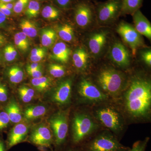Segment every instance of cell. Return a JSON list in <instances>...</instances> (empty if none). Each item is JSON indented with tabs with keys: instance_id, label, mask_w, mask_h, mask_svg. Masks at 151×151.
I'll return each instance as SVG.
<instances>
[{
	"instance_id": "34",
	"label": "cell",
	"mask_w": 151,
	"mask_h": 151,
	"mask_svg": "<svg viewBox=\"0 0 151 151\" xmlns=\"http://www.w3.org/2000/svg\"><path fill=\"white\" fill-rule=\"evenodd\" d=\"M10 120L7 113L4 109L0 110V132L7 128Z\"/></svg>"
},
{
	"instance_id": "16",
	"label": "cell",
	"mask_w": 151,
	"mask_h": 151,
	"mask_svg": "<svg viewBox=\"0 0 151 151\" xmlns=\"http://www.w3.org/2000/svg\"><path fill=\"white\" fill-rule=\"evenodd\" d=\"M134 27L141 35L144 36L150 40L151 25L150 22L142 12L138 10L133 14Z\"/></svg>"
},
{
	"instance_id": "50",
	"label": "cell",
	"mask_w": 151,
	"mask_h": 151,
	"mask_svg": "<svg viewBox=\"0 0 151 151\" xmlns=\"http://www.w3.org/2000/svg\"><path fill=\"white\" fill-rule=\"evenodd\" d=\"M39 1H43V0H39Z\"/></svg>"
},
{
	"instance_id": "33",
	"label": "cell",
	"mask_w": 151,
	"mask_h": 151,
	"mask_svg": "<svg viewBox=\"0 0 151 151\" xmlns=\"http://www.w3.org/2000/svg\"><path fill=\"white\" fill-rule=\"evenodd\" d=\"M29 0H17L14 4L13 12L16 14L22 12L27 7Z\"/></svg>"
},
{
	"instance_id": "49",
	"label": "cell",
	"mask_w": 151,
	"mask_h": 151,
	"mask_svg": "<svg viewBox=\"0 0 151 151\" xmlns=\"http://www.w3.org/2000/svg\"><path fill=\"white\" fill-rule=\"evenodd\" d=\"M72 151V150H68V151Z\"/></svg>"
},
{
	"instance_id": "2",
	"label": "cell",
	"mask_w": 151,
	"mask_h": 151,
	"mask_svg": "<svg viewBox=\"0 0 151 151\" xmlns=\"http://www.w3.org/2000/svg\"><path fill=\"white\" fill-rule=\"evenodd\" d=\"M97 81L104 93L112 96L120 94L127 84L126 78L123 73L111 68L101 70L97 75Z\"/></svg>"
},
{
	"instance_id": "46",
	"label": "cell",
	"mask_w": 151,
	"mask_h": 151,
	"mask_svg": "<svg viewBox=\"0 0 151 151\" xmlns=\"http://www.w3.org/2000/svg\"><path fill=\"white\" fill-rule=\"evenodd\" d=\"M6 7L7 8L9 9L10 10L13 11V9L14 4L12 3H4Z\"/></svg>"
},
{
	"instance_id": "28",
	"label": "cell",
	"mask_w": 151,
	"mask_h": 151,
	"mask_svg": "<svg viewBox=\"0 0 151 151\" xmlns=\"http://www.w3.org/2000/svg\"><path fill=\"white\" fill-rule=\"evenodd\" d=\"M32 84L38 91H42L46 90L51 85L50 78L44 76L40 78H33L31 80Z\"/></svg>"
},
{
	"instance_id": "27",
	"label": "cell",
	"mask_w": 151,
	"mask_h": 151,
	"mask_svg": "<svg viewBox=\"0 0 151 151\" xmlns=\"http://www.w3.org/2000/svg\"><path fill=\"white\" fill-rule=\"evenodd\" d=\"M14 41L17 47L23 52L26 51L29 46L27 36L22 32L16 34L14 37Z\"/></svg>"
},
{
	"instance_id": "20",
	"label": "cell",
	"mask_w": 151,
	"mask_h": 151,
	"mask_svg": "<svg viewBox=\"0 0 151 151\" xmlns=\"http://www.w3.org/2000/svg\"><path fill=\"white\" fill-rule=\"evenodd\" d=\"M4 109L6 112L10 122L18 123L22 119V113L17 104L14 101H11L4 107Z\"/></svg>"
},
{
	"instance_id": "51",
	"label": "cell",
	"mask_w": 151,
	"mask_h": 151,
	"mask_svg": "<svg viewBox=\"0 0 151 151\" xmlns=\"http://www.w3.org/2000/svg\"><path fill=\"white\" fill-rule=\"evenodd\" d=\"M0 58H1V54H0Z\"/></svg>"
},
{
	"instance_id": "36",
	"label": "cell",
	"mask_w": 151,
	"mask_h": 151,
	"mask_svg": "<svg viewBox=\"0 0 151 151\" xmlns=\"http://www.w3.org/2000/svg\"><path fill=\"white\" fill-rule=\"evenodd\" d=\"M148 139H146L144 141H139L134 144L132 149L127 151H145Z\"/></svg>"
},
{
	"instance_id": "5",
	"label": "cell",
	"mask_w": 151,
	"mask_h": 151,
	"mask_svg": "<svg viewBox=\"0 0 151 151\" xmlns=\"http://www.w3.org/2000/svg\"><path fill=\"white\" fill-rule=\"evenodd\" d=\"M95 116L103 126L114 133H119L124 128L123 118L114 108L111 107L99 108L95 111Z\"/></svg>"
},
{
	"instance_id": "38",
	"label": "cell",
	"mask_w": 151,
	"mask_h": 151,
	"mask_svg": "<svg viewBox=\"0 0 151 151\" xmlns=\"http://www.w3.org/2000/svg\"><path fill=\"white\" fill-rule=\"evenodd\" d=\"M141 57L145 63L149 66H151V51L150 50L143 51L141 54Z\"/></svg>"
},
{
	"instance_id": "11",
	"label": "cell",
	"mask_w": 151,
	"mask_h": 151,
	"mask_svg": "<svg viewBox=\"0 0 151 151\" xmlns=\"http://www.w3.org/2000/svg\"><path fill=\"white\" fill-rule=\"evenodd\" d=\"M109 57L118 66L126 68L129 65L131 57L128 49L120 42H114L110 49Z\"/></svg>"
},
{
	"instance_id": "52",
	"label": "cell",
	"mask_w": 151,
	"mask_h": 151,
	"mask_svg": "<svg viewBox=\"0 0 151 151\" xmlns=\"http://www.w3.org/2000/svg\"><path fill=\"white\" fill-rule=\"evenodd\" d=\"M89 1H93V0H89Z\"/></svg>"
},
{
	"instance_id": "37",
	"label": "cell",
	"mask_w": 151,
	"mask_h": 151,
	"mask_svg": "<svg viewBox=\"0 0 151 151\" xmlns=\"http://www.w3.org/2000/svg\"><path fill=\"white\" fill-rule=\"evenodd\" d=\"M8 91L6 86L0 83V103H6L8 99Z\"/></svg>"
},
{
	"instance_id": "18",
	"label": "cell",
	"mask_w": 151,
	"mask_h": 151,
	"mask_svg": "<svg viewBox=\"0 0 151 151\" xmlns=\"http://www.w3.org/2000/svg\"><path fill=\"white\" fill-rule=\"evenodd\" d=\"M89 55L84 48L80 47L73 52L72 59L73 64L77 69L84 70L86 69L89 61Z\"/></svg>"
},
{
	"instance_id": "21",
	"label": "cell",
	"mask_w": 151,
	"mask_h": 151,
	"mask_svg": "<svg viewBox=\"0 0 151 151\" xmlns=\"http://www.w3.org/2000/svg\"><path fill=\"white\" fill-rule=\"evenodd\" d=\"M46 111V108L43 105L30 106L25 110L24 116L28 120L37 119L44 116Z\"/></svg>"
},
{
	"instance_id": "40",
	"label": "cell",
	"mask_w": 151,
	"mask_h": 151,
	"mask_svg": "<svg viewBox=\"0 0 151 151\" xmlns=\"http://www.w3.org/2000/svg\"><path fill=\"white\" fill-rule=\"evenodd\" d=\"M45 50L39 54L35 55V56H30V59L32 62H38L42 60L45 55Z\"/></svg>"
},
{
	"instance_id": "26",
	"label": "cell",
	"mask_w": 151,
	"mask_h": 151,
	"mask_svg": "<svg viewBox=\"0 0 151 151\" xmlns=\"http://www.w3.org/2000/svg\"><path fill=\"white\" fill-rule=\"evenodd\" d=\"M20 27L22 29V32L24 33L27 37H35L37 35V29L35 26L28 20H22L20 23Z\"/></svg>"
},
{
	"instance_id": "22",
	"label": "cell",
	"mask_w": 151,
	"mask_h": 151,
	"mask_svg": "<svg viewBox=\"0 0 151 151\" xmlns=\"http://www.w3.org/2000/svg\"><path fill=\"white\" fill-rule=\"evenodd\" d=\"M41 42L44 47H50L53 45L57 38L56 33L51 29L42 30L41 34Z\"/></svg>"
},
{
	"instance_id": "4",
	"label": "cell",
	"mask_w": 151,
	"mask_h": 151,
	"mask_svg": "<svg viewBox=\"0 0 151 151\" xmlns=\"http://www.w3.org/2000/svg\"><path fill=\"white\" fill-rule=\"evenodd\" d=\"M97 128V125L89 115L85 113L76 114L72 123V137L75 143L80 142Z\"/></svg>"
},
{
	"instance_id": "42",
	"label": "cell",
	"mask_w": 151,
	"mask_h": 151,
	"mask_svg": "<svg viewBox=\"0 0 151 151\" xmlns=\"http://www.w3.org/2000/svg\"><path fill=\"white\" fill-rule=\"evenodd\" d=\"M41 68L40 64L38 62H33L32 64H29L27 66V71H30Z\"/></svg>"
},
{
	"instance_id": "24",
	"label": "cell",
	"mask_w": 151,
	"mask_h": 151,
	"mask_svg": "<svg viewBox=\"0 0 151 151\" xmlns=\"http://www.w3.org/2000/svg\"><path fill=\"white\" fill-rule=\"evenodd\" d=\"M41 14L44 18L49 20H55L59 18L61 14L59 9L51 5H47L42 8Z\"/></svg>"
},
{
	"instance_id": "23",
	"label": "cell",
	"mask_w": 151,
	"mask_h": 151,
	"mask_svg": "<svg viewBox=\"0 0 151 151\" xmlns=\"http://www.w3.org/2000/svg\"><path fill=\"white\" fill-rule=\"evenodd\" d=\"M58 34L59 37L66 42H71L74 40L73 29L70 24H64L59 26L58 29Z\"/></svg>"
},
{
	"instance_id": "41",
	"label": "cell",
	"mask_w": 151,
	"mask_h": 151,
	"mask_svg": "<svg viewBox=\"0 0 151 151\" xmlns=\"http://www.w3.org/2000/svg\"><path fill=\"white\" fill-rule=\"evenodd\" d=\"M0 11L7 17L10 16L12 13L13 11L7 8L4 3L0 2Z\"/></svg>"
},
{
	"instance_id": "32",
	"label": "cell",
	"mask_w": 151,
	"mask_h": 151,
	"mask_svg": "<svg viewBox=\"0 0 151 151\" xmlns=\"http://www.w3.org/2000/svg\"><path fill=\"white\" fill-rule=\"evenodd\" d=\"M4 53L5 59L8 62L13 61L17 54L15 49L11 45H8L5 47L4 49Z\"/></svg>"
},
{
	"instance_id": "45",
	"label": "cell",
	"mask_w": 151,
	"mask_h": 151,
	"mask_svg": "<svg viewBox=\"0 0 151 151\" xmlns=\"http://www.w3.org/2000/svg\"><path fill=\"white\" fill-rule=\"evenodd\" d=\"M6 145L1 138H0V151H6Z\"/></svg>"
},
{
	"instance_id": "14",
	"label": "cell",
	"mask_w": 151,
	"mask_h": 151,
	"mask_svg": "<svg viewBox=\"0 0 151 151\" xmlns=\"http://www.w3.org/2000/svg\"><path fill=\"white\" fill-rule=\"evenodd\" d=\"M72 80L67 79L61 82L57 87L52 96L54 102L60 105L69 103L71 96Z\"/></svg>"
},
{
	"instance_id": "48",
	"label": "cell",
	"mask_w": 151,
	"mask_h": 151,
	"mask_svg": "<svg viewBox=\"0 0 151 151\" xmlns=\"http://www.w3.org/2000/svg\"><path fill=\"white\" fill-rule=\"evenodd\" d=\"M15 0H0V2L3 3H12Z\"/></svg>"
},
{
	"instance_id": "43",
	"label": "cell",
	"mask_w": 151,
	"mask_h": 151,
	"mask_svg": "<svg viewBox=\"0 0 151 151\" xmlns=\"http://www.w3.org/2000/svg\"><path fill=\"white\" fill-rule=\"evenodd\" d=\"M45 50L42 48H35L33 49L31 52L30 56H35L39 54L41 52Z\"/></svg>"
},
{
	"instance_id": "10",
	"label": "cell",
	"mask_w": 151,
	"mask_h": 151,
	"mask_svg": "<svg viewBox=\"0 0 151 151\" xmlns=\"http://www.w3.org/2000/svg\"><path fill=\"white\" fill-rule=\"evenodd\" d=\"M50 124L55 137L58 145L65 141L68 132L67 116L65 113L60 112L52 116L49 120Z\"/></svg>"
},
{
	"instance_id": "6",
	"label": "cell",
	"mask_w": 151,
	"mask_h": 151,
	"mask_svg": "<svg viewBox=\"0 0 151 151\" xmlns=\"http://www.w3.org/2000/svg\"><path fill=\"white\" fill-rule=\"evenodd\" d=\"M116 31L124 42L132 50L133 55H135L138 49L144 46L142 35L132 25L126 22H122L118 26Z\"/></svg>"
},
{
	"instance_id": "47",
	"label": "cell",
	"mask_w": 151,
	"mask_h": 151,
	"mask_svg": "<svg viewBox=\"0 0 151 151\" xmlns=\"http://www.w3.org/2000/svg\"><path fill=\"white\" fill-rule=\"evenodd\" d=\"M6 41V39L0 33V46H2Z\"/></svg>"
},
{
	"instance_id": "7",
	"label": "cell",
	"mask_w": 151,
	"mask_h": 151,
	"mask_svg": "<svg viewBox=\"0 0 151 151\" xmlns=\"http://www.w3.org/2000/svg\"><path fill=\"white\" fill-rule=\"evenodd\" d=\"M128 149L109 133L97 136L89 144L87 151H127Z\"/></svg>"
},
{
	"instance_id": "15",
	"label": "cell",
	"mask_w": 151,
	"mask_h": 151,
	"mask_svg": "<svg viewBox=\"0 0 151 151\" xmlns=\"http://www.w3.org/2000/svg\"><path fill=\"white\" fill-rule=\"evenodd\" d=\"M107 38L108 33L103 31L92 35L88 42V47L91 53L94 55L100 54L107 43Z\"/></svg>"
},
{
	"instance_id": "12",
	"label": "cell",
	"mask_w": 151,
	"mask_h": 151,
	"mask_svg": "<svg viewBox=\"0 0 151 151\" xmlns=\"http://www.w3.org/2000/svg\"><path fill=\"white\" fill-rule=\"evenodd\" d=\"M29 140L37 145L48 147L51 145L52 140L51 130L44 124L39 125L33 130Z\"/></svg>"
},
{
	"instance_id": "25",
	"label": "cell",
	"mask_w": 151,
	"mask_h": 151,
	"mask_svg": "<svg viewBox=\"0 0 151 151\" xmlns=\"http://www.w3.org/2000/svg\"><path fill=\"white\" fill-rule=\"evenodd\" d=\"M7 75L10 81L13 84L20 83L24 78L23 71L21 68L17 66L10 68L8 70Z\"/></svg>"
},
{
	"instance_id": "1",
	"label": "cell",
	"mask_w": 151,
	"mask_h": 151,
	"mask_svg": "<svg viewBox=\"0 0 151 151\" xmlns=\"http://www.w3.org/2000/svg\"><path fill=\"white\" fill-rule=\"evenodd\" d=\"M124 106L134 118L145 117L150 111L151 84L145 78L132 79L124 95Z\"/></svg>"
},
{
	"instance_id": "13",
	"label": "cell",
	"mask_w": 151,
	"mask_h": 151,
	"mask_svg": "<svg viewBox=\"0 0 151 151\" xmlns=\"http://www.w3.org/2000/svg\"><path fill=\"white\" fill-rule=\"evenodd\" d=\"M28 131L29 127L24 123H19L15 125L9 133L6 143V148H11L24 140Z\"/></svg>"
},
{
	"instance_id": "8",
	"label": "cell",
	"mask_w": 151,
	"mask_h": 151,
	"mask_svg": "<svg viewBox=\"0 0 151 151\" xmlns=\"http://www.w3.org/2000/svg\"><path fill=\"white\" fill-rule=\"evenodd\" d=\"M73 17L79 27L86 28L93 22L95 15L94 6L89 0H81L73 6Z\"/></svg>"
},
{
	"instance_id": "3",
	"label": "cell",
	"mask_w": 151,
	"mask_h": 151,
	"mask_svg": "<svg viewBox=\"0 0 151 151\" xmlns=\"http://www.w3.org/2000/svg\"><path fill=\"white\" fill-rule=\"evenodd\" d=\"M122 0H107L94 6L97 21L102 25H108L116 21L122 12Z\"/></svg>"
},
{
	"instance_id": "30",
	"label": "cell",
	"mask_w": 151,
	"mask_h": 151,
	"mask_svg": "<svg viewBox=\"0 0 151 151\" xmlns=\"http://www.w3.org/2000/svg\"><path fill=\"white\" fill-rule=\"evenodd\" d=\"M18 92L21 99L25 103L31 102L35 95L33 89L25 86L20 87L18 89Z\"/></svg>"
},
{
	"instance_id": "39",
	"label": "cell",
	"mask_w": 151,
	"mask_h": 151,
	"mask_svg": "<svg viewBox=\"0 0 151 151\" xmlns=\"http://www.w3.org/2000/svg\"><path fill=\"white\" fill-rule=\"evenodd\" d=\"M28 73L33 78H38L42 76V73L41 68L27 71Z\"/></svg>"
},
{
	"instance_id": "31",
	"label": "cell",
	"mask_w": 151,
	"mask_h": 151,
	"mask_svg": "<svg viewBox=\"0 0 151 151\" xmlns=\"http://www.w3.org/2000/svg\"><path fill=\"white\" fill-rule=\"evenodd\" d=\"M49 71L50 75L55 78H60L65 75V70L64 66L60 64H51L49 66Z\"/></svg>"
},
{
	"instance_id": "44",
	"label": "cell",
	"mask_w": 151,
	"mask_h": 151,
	"mask_svg": "<svg viewBox=\"0 0 151 151\" xmlns=\"http://www.w3.org/2000/svg\"><path fill=\"white\" fill-rule=\"evenodd\" d=\"M7 17L0 11V26L4 24L6 22Z\"/></svg>"
},
{
	"instance_id": "19",
	"label": "cell",
	"mask_w": 151,
	"mask_h": 151,
	"mask_svg": "<svg viewBox=\"0 0 151 151\" xmlns=\"http://www.w3.org/2000/svg\"><path fill=\"white\" fill-rule=\"evenodd\" d=\"M143 0H122L121 15H131L139 9Z\"/></svg>"
},
{
	"instance_id": "9",
	"label": "cell",
	"mask_w": 151,
	"mask_h": 151,
	"mask_svg": "<svg viewBox=\"0 0 151 151\" xmlns=\"http://www.w3.org/2000/svg\"><path fill=\"white\" fill-rule=\"evenodd\" d=\"M78 91L81 97L92 102H102L108 98L107 94L88 78H82Z\"/></svg>"
},
{
	"instance_id": "35",
	"label": "cell",
	"mask_w": 151,
	"mask_h": 151,
	"mask_svg": "<svg viewBox=\"0 0 151 151\" xmlns=\"http://www.w3.org/2000/svg\"><path fill=\"white\" fill-rule=\"evenodd\" d=\"M59 8L63 10L68 9L73 6L75 0H53Z\"/></svg>"
},
{
	"instance_id": "17",
	"label": "cell",
	"mask_w": 151,
	"mask_h": 151,
	"mask_svg": "<svg viewBox=\"0 0 151 151\" xmlns=\"http://www.w3.org/2000/svg\"><path fill=\"white\" fill-rule=\"evenodd\" d=\"M70 55L69 47L64 42H60L53 47L52 58L58 62L66 63L69 59Z\"/></svg>"
},
{
	"instance_id": "29",
	"label": "cell",
	"mask_w": 151,
	"mask_h": 151,
	"mask_svg": "<svg viewBox=\"0 0 151 151\" xmlns=\"http://www.w3.org/2000/svg\"><path fill=\"white\" fill-rule=\"evenodd\" d=\"M40 5L36 0H29L25 11V14L29 18L36 17L40 12Z\"/></svg>"
}]
</instances>
